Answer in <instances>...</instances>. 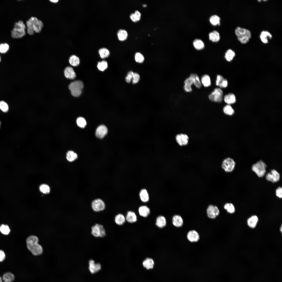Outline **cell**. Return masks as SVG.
Instances as JSON below:
<instances>
[{"label":"cell","mask_w":282,"mask_h":282,"mask_svg":"<svg viewBox=\"0 0 282 282\" xmlns=\"http://www.w3.org/2000/svg\"><path fill=\"white\" fill-rule=\"evenodd\" d=\"M166 221L164 217L160 215L157 218L156 225L158 227L162 228L166 226Z\"/></svg>","instance_id":"cell-26"},{"label":"cell","mask_w":282,"mask_h":282,"mask_svg":"<svg viewBox=\"0 0 282 282\" xmlns=\"http://www.w3.org/2000/svg\"><path fill=\"white\" fill-rule=\"evenodd\" d=\"M276 196L279 198H281L282 197V188L281 187H279L275 191Z\"/></svg>","instance_id":"cell-53"},{"label":"cell","mask_w":282,"mask_h":282,"mask_svg":"<svg viewBox=\"0 0 282 282\" xmlns=\"http://www.w3.org/2000/svg\"><path fill=\"white\" fill-rule=\"evenodd\" d=\"M207 214L208 217L211 219L215 218L219 214V210L216 206L210 205L208 206L207 210Z\"/></svg>","instance_id":"cell-12"},{"label":"cell","mask_w":282,"mask_h":282,"mask_svg":"<svg viewBox=\"0 0 282 282\" xmlns=\"http://www.w3.org/2000/svg\"><path fill=\"white\" fill-rule=\"evenodd\" d=\"M91 207L94 211L98 212L104 210L105 208V205L102 199L98 198L92 201Z\"/></svg>","instance_id":"cell-10"},{"label":"cell","mask_w":282,"mask_h":282,"mask_svg":"<svg viewBox=\"0 0 282 282\" xmlns=\"http://www.w3.org/2000/svg\"><path fill=\"white\" fill-rule=\"evenodd\" d=\"M0 231L2 234L8 235L9 233L10 230L7 225L2 224L0 226Z\"/></svg>","instance_id":"cell-47"},{"label":"cell","mask_w":282,"mask_h":282,"mask_svg":"<svg viewBox=\"0 0 282 282\" xmlns=\"http://www.w3.org/2000/svg\"><path fill=\"white\" fill-rule=\"evenodd\" d=\"M224 208L227 212L231 214L234 213L235 211V208L234 205L231 203H227L224 206Z\"/></svg>","instance_id":"cell-43"},{"label":"cell","mask_w":282,"mask_h":282,"mask_svg":"<svg viewBox=\"0 0 282 282\" xmlns=\"http://www.w3.org/2000/svg\"><path fill=\"white\" fill-rule=\"evenodd\" d=\"M190 77L192 79L195 86L197 88H201L202 84L198 76L196 74H191Z\"/></svg>","instance_id":"cell-29"},{"label":"cell","mask_w":282,"mask_h":282,"mask_svg":"<svg viewBox=\"0 0 282 282\" xmlns=\"http://www.w3.org/2000/svg\"><path fill=\"white\" fill-rule=\"evenodd\" d=\"M98 69L101 71H103L107 69L108 67V63L105 60H103L98 62L97 66Z\"/></svg>","instance_id":"cell-44"},{"label":"cell","mask_w":282,"mask_h":282,"mask_svg":"<svg viewBox=\"0 0 282 282\" xmlns=\"http://www.w3.org/2000/svg\"><path fill=\"white\" fill-rule=\"evenodd\" d=\"M134 74V73L132 71H130L128 73L125 78V80L127 83H129L131 82L133 78Z\"/></svg>","instance_id":"cell-51"},{"label":"cell","mask_w":282,"mask_h":282,"mask_svg":"<svg viewBox=\"0 0 282 282\" xmlns=\"http://www.w3.org/2000/svg\"><path fill=\"white\" fill-rule=\"evenodd\" d=\"M0 109L3 112L6 113L9 110V107L7 104L3 101L0 102Z\"/></svg>","instance_id":"cell-49"},{"label":"cell","mask_w":282,"mask_h":282,"mask_svg":"<svg viewBox=\"0 0 282 282\" xmlns=\"http://www.w3.org/2000/svg\"><path fill=\"white\" fill-rule=\"evenodd\" d=\"M280 175L279 173L275 169H272L266 176V178L268 181L273 183L277 182L280 180Z\"/></svg>","instance_id":"cell-11"},{"label":"cell","mask_w":282,"mask_h":282,"mask_svg":"<svg viewBox=\"0 0 282 282\" xmlns=\"http://www.w3.org/2000/svg\"><path fill=\"white\" fill-rule=\"evenodd\" d=\"M258 218L255 215L252 216L250 217L247 221L248 226L250 228H254L256 226L258 221Z\"/></svg>","instance_id":"cell-22"},{"label":"cell","mask_w":282,"mask_h":282,"mask_svg":"<svg viewBox=\"0 0 282 282\" xmlns=\"http://www.w3.org/2000/svg\"><path fill=\"white\" fill-rule=\"evenodd\" d=\"M139 197L141 200L143 202H146L149 201V194L145 189H143L141 190L139 193Z\"/></svg>","instance_id":"cell-34"},{"label":"cell","mask_w":282,"mask_h":282,"mask_svg":"<svg viewBox=\"0 0 282 282\" xmlns=\"http://www.w3.org/2000/svg\"><path fill=\"white\" fill-rule=\"evenodd\" d=\"M91 233L95 237H103L106 235L105 230L103 226L101 224H96L91 228Z\"/></svg>","instance_id":"cell-8"},{"label":"cell","mask_w":282,"mask_h":282,"mask_svg":"<svg viewBox=\"0 0 282 282\" xmlns=\"http://www.w3.org/2000/svg\"><path fill=\"white\" fill-rule=\"evenodd\" d=\"M14 26L11 32V35L13 38H20L25 35L26 26L22 21L20 20L15 22Z\"/></svg>","instance_id":"cell-4"},{"label":"cell","mask_w":282,"mask_h":282,"mask_svg":"<svg viewBox=\"0 0 282 282\" xmlns=\"http://www.w3.org/2000/svg\"><path fill=\"white\" fill-rule=\"evenodd\" d=\"M175 138L177 142L180 146L186 145L188 144L189 137L186 134H178L176 136Z\"/></svg>","instance_id":"cell-13"},{"label":"cell","mask_w":282,"mask_h":282,"mask_svg":"<svg viewBox=\"0 0 282 282\" xmlns=\"http://www.w3.org/2000/svg\"><path fill=\"white\" fill-rule=\"evenodd\" d=\"M64 75L66 77L70 79H74L76 75L74 69L70 67H66L64 71Z\"/></svg>","instance_id":"cell-18"},{"label":"cell","mask_w":282,"mask_h":282,"mask_svg":"<svg viewBox=\"0 0 282 282\" xmlns=\"http://www.w3.org/2000/svg\"><path fill=\"white\" fill-rule=\"evenodd\" d=\"M235 166V162L234 160L230 158H227L223 161L221 167L227 172H232L234 169Z\"/></svg>","instance_id":"cell-9"},{"label":"cell","mask_w":282,"mask_h":282,"mask_svg":"<svg viewBox=\"0 0 282 282\" xmlns=\"http://www.w3.org/2000/svg\"><path fill=\"white\" fill-rule=\"evenodd\" d=\"M193 44L195 48L198 50L203 49L205 46L203 42L201 39H199L197 38L194 39Z\"/></svg>","instance_id":"cell-28"},{"label":"cell","mask_w":282,"mask_h":282,"mask_svg":"<svg viewBox=\"0 0 282 282\" xmlns=\"http://www.w3.org/2000/svg\"><path fill=\"white\" fill-rule=\"evenodd\" d=\"M5 258V254L2 250H0V262L3 261Z\"/></svg>","instance_id":"cell-54"},{"label":"cell","mask_w":282,"mask_h":282,"mask_svg":"<svg viewBox=\"0 0 282 282\" xmlns=\"http://www.w3.org/2000/svg\"><path fill=\"white\" fill-rule=\"evenodd\" d=\"M184 89L185 91L187 92H191L192 90L191 86L193 84L191 78L189 77L186 79L184 81Z\"/></svg>","instance_id":"cell-21"},{"label":"cell","mask_w":282,"mask_h":282,"mask_svg":"<svg viewBox=\"0 0 282 282\" xmlns=\"http://www.w3.org/2000/svg\"><path fill=\"white\" fill-rule=\"evenodd\" d=\"M107 132L108 129L107 127L104 125H102L97 128L95 134L97 138H102L107 134Z\"/></svg>","instance_id":"cell-16"},{"label":"cell","mask_w":282,"mask_h":282,"mask_svg":"<svg viewBox=\"0 0 282 282\" xmlns=\"http://www.w3.org/2000/svg\"><path fill=\"white\" fill-rule=\"evenodd\" d=\"M50 1L52 3H55L57 2L58 1L57 0H50Z\"/></svg>","instance_id":"cell-55"},{"label":"cell","mask_w":282,"mask_h":282,"mask_svg":"<svg viewBox=\"0 0 282 282\" xmlns=\"http://www.w3.org/2000/svg\"><path fill=\"white\" fill-rule=\"evenodd\" d=\"M138 212L140 215L144 217H146L150 214V210L147 206L143 205L139 207Z\"/></svg>","instance_id":"cell-25"},{"label":"cell","mask_w":282,"mask_h":282,"mask_svg":"<svg viewBox=\"0 0 282 282\" xmlns=\"http://www.w3.org/2000/svg\"><path fill=\"white\" fill-rule=\"evenodd\" d=\"M70 64L72 66H78L80 63V60L79 58L75 55H72L70 56L69 59Z\"/></svg>","instance_id":"cell-38"},{"label":"cell","mask_w":282,"mask_h":282,"mask_svg":"<svg viewBox=\"0 0 282 282\" xmlns=\"http://www.w3.org/2000/svg\"><path fill=\"white\" fill-rule=\"evenodd\" d=\"M154 262L152 259L150 258H146L143 262V266L147 269L152 268L154 265Z\"/></svg>","instance_id":"cell-35"},{"label":"cell","mask_w":282,"mask_h":282,"mask_svg":"<svg viewBox=\"0 0 282 282\" xmlns=\"http://www.w3.org/2000/svg\"><path fill=\"white\" fill-rule=\"evenodd\" d=\"M224 99L225 102L227 104H233L236 102L235 96L232 93H229L225 95L224 97Z\"/></svg>","instance_id":"cell-24"},{"label":"cell","mask_w":282,"mask_h":282,"mask_svg":"<svg viewBox=\"0 0 282 282\" xmlns=\"http://www.w3.org/2000/svg\"><path fill=\"white\" fill-rule=\"evenodd\" d=\"M209 20L211 24L213 25H220V18L218 15H213L209 18Z\"/></svg>","instance_id":"cell-37"},{"label":"cell","mask_w":282,"mask_h":282,"mask_svg":"<svg viewBox=\"0 0 282 282\" xmlns=\"http://www.w3.org/2000/svg\"><path fill=\"white\" fill-rule=\"evenodd\" d=\"M1 121H0V127H1Z\"/></svg>","instance_id":"cell-57"},{"label":"cell","mask_w":282,"mask_h":282,"mask_svg":"<svg viewBox=\"0 0 282 282\" xmlns=\"http://www.w3.org/2000/svg\"><path fill=\"white\" fill-rule=\"evenodd\" d=\"M172 222L173 225L177 227H181L183 224V221L182 218L178 215L173 216L172 219Z\"/></svg>","instance_id":"cell-20"},{"label":"cell","mask_w":282,"mask_h":282,"mask_svg":"<svg viewBox=\"0 0 282 282\" xmlns=\"http://www.w3.org/2000/svg\"><path fill=\"white\" fill-rule=\"evenodd\" d=\"M135 59L136 62L138 63H142L144 60V57L143 55L139 52H136L135 55Z\"/></svg>","instance_id":"cell-48"},{"label":"cell","mask_w":282,"mask_h":282,"mask_svg":"<svg viewBox=\"0 0 282 282\" xmlns=\"http://www.w3.org/2000/svg\"><path fill=\"white\" fill-rule=\"evenodd\" d=\"M40 191L44 194H48L50 191V188L48 185L45 184H42L39 187Z\"/></svg>","instance_id":"cell-46"},{"label":"cell","mask_w":282,"mask_h":282,"mask_svg":"<svg viewBox=\"0 0 282 282\" xmlns=\"http://www.w3.org/2000/svg\"><path fill=\"white\" fill-rule=\"evenodd\" d=\"M39 241L38 238L34 235L29 236L26 239V245L28 249L35 256L40 255L43 252V248L39 244Z\"/></svg>","instance_id":"cell-1"},{"label":"cell","mask_w":282,"mask_h":282,"mask_svg":"<svg viewBox=\"0 0 282 282\" xmlns=\"http://www.w3.org/2000/svg\"><path fill=\"white\" fill-rule=\"evenodd\" d=\"M1 61V57H0V62Z\"/></svg>","instance_id":"cell-58"},{"label":"cell","mask_w":282,"mask_h":282,"mask_svg":"<svg viewBox=\"0 0 282 282\" xmlns=\"http://www.w3.org/2000/svg\"><path fill=\"white\" fill-rule=\"evenodd\" d=\"M282 227L281 226V227H280V231H281V232H282Z\"/></svg>","instance_id":"cell-56"},{"label":"cell","mask_w":282,"mask_h":282,"mask_svg":"<svg viewBox=\"0 0 282 282\" xmlns=\"http://www.w3.org/2000/svg\"><path fill=\"white\" fill-rule=\"evenodd\" d=\"M100 57L102 58L108 57L110 55L109 50L106 48H100L98 51Z\"/></svg>","instance_id":"cell-39"},{"label":"cell","mask_w":282,"mask_h":282,"mask_svg":"<svg viewBox=\"0 0 282 282\" xmlns=\"http://www.w3.org/2000/svg\"><path fill=\"white\" fill-rule=\"evenodd\" d=\"M89 270L92 274H94L100 271L101 268L99 263H95L93 260H90L89 261Z\"/></svg>","instance_id":"cell-15"},{"label":"cell","mask_w":282,"mask_h":282,"mask_svg":"<svg viewBox=\"0 0 282 282\" xmlns=\"http://www.w3.org/2000/svg\"><path fill=\"white\" fill-rule=\"evenodd\" d=\"M187 236L188 240L191 242H197L199 239V234L194 230L189 231L187 233Z\"/></svg>","instance_id":"cell-17"},{"label":"cell","mask_w":282,"mask_h":282,"mask_svg":"<svg viewBox=\"0 0 282 282\" xmlns=\"http://www.w3.org/2000/svg\"><path fill=\"white\" fill-rule=\"evenodd\" d=\"M267 166L263 161L260 160L253 164L252 170L259 177H262L266 172Z\"/></svg>","instance_id":"cell-6"},{"label":"cell","mask_w":282,"mask_h":282,"mask_svg":"<svg viewBox=\"0 0 282 282\" xmlns=\"http://www.w3.org/2000/svg\"><path fill=\"white\" fill-rule=\"evenodd\" d=\"M226 79H225L221 75H218L216 77V84L220 88H223L225 85Z\"/></svg>","instance_id":"cell-33"},{"label":"cell","mask_w":282,"mask_h":282,"mask_svg":"<svg viewBox=\"0 0 282 282\" xmlns=\"http://www.w3.org/2000/svg\"><path fill=\"white\" fill-rule=\"evenodd\" d=\"M208 97L209 100L212 102L221 103L223 100V92L220 88H216L209 95Z\"/></svg>","instance_id":"cell-7"},{"label":"cell","mask_w":282,"mask_h":282,"mask_svg":"<svg viewBox=\"0 0 282 282\" xmlns=\"http://www.w3.org/2000/svg\"><path fill=\"white\" fill-rule=\"evenodd\" d=\"M209 40L213 42H216L220 39V35L218 31L214 30L209 33Z\"/></svg>","instance_id":"cell-27"},{"label":"cell","mask_w":282,"mask_h":282,"mask_svg":"<svg viewBox=\"0 0 282 282\" xmlns=\"http://www.w3.org/2000/svg\"><path fill=\"white\" fill-rule=\"evenodd\" d=\"M140 76L137 73H134L133 76L132 80V83L133 84L137 83L139 81Z\"/></svg>","instance_id":"cell-52"},{"label":"cell","mask_w":282,"mask_h":282,"mask_svg":"<svg viewBox=\"0 0 282 282\" xmlns=\"http://www.w3.org/2000/svg\"><path fill=\"white\" fill-rule=\"evenodd\" d=\"M126 220L128 222L133 223L137 221V216L135 213L131 211H128L125 217Z\"/></svg>","instance_id":"cell-23"},{"label":"cell","mask_w":282,"mask_h":282,"mask_svg":"<svg viewBox=\"0 0 282 282\" xmlns=\"http://www.w3.org/2000/svg\"><path fill=\"white\" fill-rule=\"evenodd\" d=\"M9 48V45L6 43H2L0 44V52L4 54L8 50Z\"/></svg>","instance_id":"cell-50"},{"label":"cell","mask_w":282,"mask_h":282,"mask_svg":"<svg viewBox=\"0 0 282 282\" xmlns=\"http://www.w3.org/2000/svg\"><path fill=\"white\" fill-rule=\"evenodd\" d=\"M83 86V82L78 80L71 82L69 85V88L73 96L78 97L81 95Z\"/></svg>","instance_id":"cell-5"},{"label":"cell","mask_w":282,"mask_h":282,"mask_svg":"<svg viewBox=\"0 0 282 282\" xmlns=\"http://www.w3.org/2000/svg\"><path fill=\"white\" fill-rule=\"evenodd\" d=\"M201 83L205 87H208L211 85V81L209 76L207 74H204L201 77Z\"/></svg>","instance_id":"cell-31"},{"label":"cell","mask_w":282,"mask_h":282,"mask_svg":"<svg viewBox=\"0 0 282 282\" xmlns=\"http://www.w3.org/2000/svg\"><path fill=\"white\" fill-rule=\"evenodd\" d=\"M27 31L28 33L31 35H33L34 32H40L43 27L42 22L35 17H32L26 21Z\"/></svg>","instance_id":"cell-2"},{"label":"cell","mask_w":282,"mask_h":282,"mask_svg":"<svg viewBox=\"0 0 282 282\" xmlns=\"http://www.w3.org/2000/svg\"><path fill=\"white\" fill-rule=\"evenodd\" d=\"M235 56L234 51L231 49L227 50L225 53V57L228 61H231Z\"/></svg>","instance_id":"cell-36"},{"label":"cell","mask_w":282,"mask_h":282,"mask_svg":"<svg viewBox=\"0 0 282 282\" xmlns=\"http://www.w3.org/2000/svg\"><path fill=\"white\" fill-rule=\"evenodd\" d=\"M66 158L69 161L72 162L75 160L78 157L77 154L72 151H68L67 153Z\"/></svg>","instance_id":"cell-40"},{"label":"cell","mask_w":282,"mask_h":282,"mask_svg":"<svg viewBox=\"0 0 282 282\" xmlns=\"http://www.w3.org/2000/svg\"><path fill=\"white\" fill-rule=\"evenodd\" d=\"M234 33L238 40L242 44L248 43L251 37V33L247 29L238 26L234 30Z\"/></svg>","instance_id":"cell-3"},{"label":"cell","mask_w":282,"mask_h":282,"mask_svg":"<svg viewBox=\"0 0 282 282\" xmlns=\"http://www.w3.org/2000/svg\"><path fill=\"white\" fill-rule=\"evenodd\" d=\"M260 38L263 43L267 44L269 43V40L272 39V36L268 31L263 30L260 33Z\"/></svg>","instance_id":"cell-14"},{"label":"cell","mask_w":282,"mask_h":282,"mask_svg":"<svg viewBox=\"0 0 282 282\" xmlns=\"http://www.w3.org/2000/svg\"><path fill=\"white\" fill-rule=\"evenodd\" d=\"M141 14L138 10H136L134 13H132L130 15V17L132 21L136 22L140 20Z\"/></svg>","instance_id":"cell-41"},{"label":"cell","mask_w":282,"mask_h":282,"mask_svg":"<svg viewBox=\"0 0 282 282\" xmlns=\"http://www.w3.org/2000/svg\"><path fill=\"white\" fill-rule=\"evenodd\" d=\"M76 122L78 125L81 128H84L86 125V122L85 120L83 117H80L78 118Z\"/></svg>","instance_id":"cell-45"},{"label":"cell","mask_w":282,"mask_h":282,"mask_svg":"<svg viewBox=\"0 0 282 282\" xmlns=\"http://www.w3.org/2000/svg\"><path fill=\"white\" fill-rule=\"evenodd\" d=\"M14 279L15 277L13 273L7 272L4 274L2 278L0 277V282H12Z\"/></svg>","instance_id":"cell-19"},{"label":"cell","mask_w":282,"mask_h":282,"mask_svg":"<svg viewBox=\"0 0 282 282\" xmlns=\"http://www.w3.org/2000/svg\"><path fill=\"white\" fill-rule=\"evenodd\" d=\"M117 36L119 39L121 41L125 40L127 38L128 34L127 31L122 29L119 30L117 32Z\"/></svg>","instance_id":"cell-32"},{"label":"cell","mask_w":282,"mask_h":282,"mask_svg":"<svg viewBox=\"0 0 282 282\" xmlns=\"http://www.w3.org/2000/svg\"><path fill=\"white\" fill-rule=\"evenodd\" d=\"M223 111L225 114L229 115H233L234 113V109L229 104H227L224 107Z\"/></svg>","instance_id":"cell-42"},{"label":"cell","mask_w":282,"mask_h":282,"mask_svg":"<svg viewBox=\"0 0 282 282\" xmlns=\"http://www.w3.org/2000/svg\"><path fill=\"white\" fill-rule=\"evenodd\" d=\"M115 223L118 225H123L126 220L125 217L122 214H118L115 217Z\"/></svg>","instance_id":"cell-30"}]
</instances>
